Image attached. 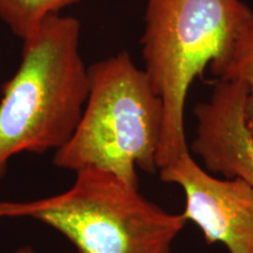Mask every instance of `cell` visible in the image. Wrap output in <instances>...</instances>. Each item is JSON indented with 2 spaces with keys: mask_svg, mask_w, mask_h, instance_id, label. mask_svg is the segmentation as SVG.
<instances>
[{
  "mask_svg": "<svg viewBox=\"0 0 253 253\" xmlns=\"http://www.w3.org/2000/svg\"><path fill=\"white\" fill-rule=\"evenodd\" d=\"M77 18L56 14L23 40L0 100V179L15 155L56 151L72 137L89 90Z\"/></svg>",
  "mask_w": 253,
  "mask_h": 253,
  "instance_id": "6da1fadb",
  "label": "cell"
},
{
  "mask_svg": "<svg viewBox=\"0 0 253 253\" xmlns=\"http://www.w3.org/2000/svg\"><path fill=\"white\" fill-rule=\"evenodd\" d=\"M252 18L243 0H147L141 39L144 72L163 103L157 171L190 151L184 128L190 87L226 55Z\"/></svg>",
  "mask_w": 253,
  "mask_h": 253,
  "instance_id": "7a4b0ae2",
  "label": "cell"
},
{
  "mask_svg": "<svg viewBox=\"0 0 253 253\" xmlns=\"http://www.w3.org/2000/svg\"><path fill=\"white\" fill-rule=\"evenodd\" d=\"M89 90L69 141L55 151L60 169L96 168L138 188L136 168L157 171L163 103L144 69L129 53H118L88 67Z\"/></svg>",
  "mask_w": 253,
  "mask_h": 253,
  "instance_id": "3957f363",
  "label": "cell"
},
{
  "mask_svg": "<svg viewBox=\"0 0 253 253\" xmlns=\"http://www.w3.org/2000/svg\"><path fill=\"white\" fill-rule=\"evenodd\" d=\"M71 188L30 202H0V219L31 218L66 237L79 253H171L184 229L169 213L118 176L79 170Z\"/></svg>",
  "mask_w": 253,
  "mask_h": 253,
  "instance_id": "277c9868",
  "label": "cell"
},
{
  "mask_svg": "<svg viewBox=\"0 0 253 253\" xmlns=\"http://www.w3.org/2000/svg\"><path fill=\"white\" fill-rule=\"evenodd\" d=\"M158 172L161 181L183 190V217L201 229L208 245L219 243L229 253H253V186L240 178H217L190 151Z\"/></svg>",
  "mask_w": 253,
  "mask_h": 253,
  "instance_id": "5b68a950",
  "label": "cell"
},
{
  "mask_svg": "<svg viewBox=\"0 0 253 253\" xmlns=\"http://www.w3.org/2000/svg\"><path fill=\"white\" fill-rule=\"evenodd\" d=\"M248 88L240 81L217 79L210 100L195 107L191 151L211 173L240 178L253 186V136L246 128Z\"/></svg>",
  "mask_w": 253,
  "mask_h": 253,
  "instance_id": "8992f818",
  "label": "cell"
},
{
  "mask_svg": "<svg viewBox=\"0 0 253 253\" xmlns=\"http://www.w3.org/2000/svg\"><path fill=\"white\" fill-rule=\"evenodd\" d=\"M210 69L217 79L240 81L248 88L244 116L246 128L253 136V18L239 32L226 55L210 65Z\"/></svg>",
  "mask_w": 253,
  "mask_h": 253,
  "instance_id": "52a82bcc",
  "label": "cell"
},
{
  "mask_svg": "<svg viewBox=\"0 0 253 253\" xmlns=\"http://www.w3.org/2000/svg\"><path fill=\"white\" fill-rule=\"evenodd\" d=\"M74 2L75 0H0V20L24 40L46 19L61 14L62 9Z\"/></svg>",
  "mask_w": 253,
  "mask_h": 253,
  "instance_id": "ba28073f",
  "label": "cell"
},
{
  "mask_svg": "<svg viewBox=\"0 0 253 253\" xmlns=\"http://www.w3.org/2000/svg\"><path fill=\"white\" fill-rule=\"evenodd\" d=\"M13 253H36V251H34L31 246H24V248L17 250V251H14Z\"/></svg>",
  "mask_w": 253,
  "mask_h": 253,
  "instance_id": "9c48e42d",
  "label": "cell"
}]
</instances>
